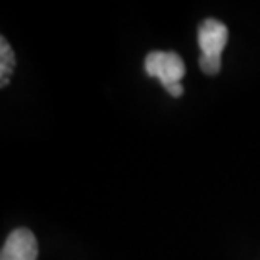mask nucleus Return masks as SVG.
<instances>
[{"label": "nucleus", "mask_w": 260, "mask_h": 260, "mask_svg": "<svg viewBox=\"0 0 260 260\" xmlns=\"http://www.w3.org/2000/svg\"><path fill=\"white\" fill-rule=\"evenodd\" d=\"M199 66L206 75H216L220 72V66H222V58H214V56H203L199 58Z\"/></svg>", "instance_id": "obj_5"}, {"label": "nucleus", "mask_w": 260, "mask_h": 260, "mask_svg": "<svg viewBox=\"0 0 260 260\" xmlns=\"http://www.w3.org/2000/svg\"><path fill=\"white\" fill-rule=\"evenodd\" d=\"M199 48L203 56L222 58V50L228 45V27L218 19H205L199 25Z\"/></svg>", "instance_id": "obj_3"}, {"label": "nucleus", "mask_w": 260, "mask_h": 260, "mask_svg": "<svg viewBox=\"0 0 260 260\" xmlns=\"http://www.w3.org/2000/svg\"><path fill=\"white\" fill-rule=\"evenodd\" d=\"M16 66V56L14 50L8 45V41L2 37L0 41V87H6L10 83V75Z\"/></svg>", "instance_id": "obj_4"}, {"label": "nucleus", "mask_w": 260, "mask_h": 260, "mask_svg": "<svg viewBox=\"0 0 260 260\" xmlns=\"http://www.w3.org/2000/svg\"><path fill=\"white\" fill-rule=\"evenodd\" d=\"M37 254L39 245L35 235L25 228H19L10 233L4 241L0 260H37Z\"/></svg>", "instance_id": "obj_2"}, {"label": "nucleus", "mask_w": 260, "mask_h": 260, "mask_svg": "<svg viewBox=\"0 0 260 260\" xmlns=\"http://www.w3.org/2000/svg\"><path fill=\"white\" fill-rule=\"evenodd\" d=\"M145 72L150 77H156L172 96L183 94L181 77L185 75V64L176 52H160L154 50L145 58Z\"/></svg>", "instance_id": "obj_1"}]
</instances>
